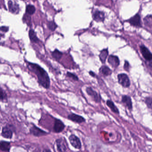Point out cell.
Listing matches in <instances>:
<instances>
[{
  "label": "cell",
  "instance_id": "cell-1",
  "mask_svg": "<svg viewBox=\"0 0 152 152\" xmlns=\"http://www.w3.org/2000/svg\"><path fill=\"white\" fill-rule=\"evenodd\" d=\"M27 66L30 71L35 74L40 85L45 89H48L50 86V81L47 71L37 64L28 62Z\"/></svg>",
  "mask_w": 152,
  "mask_h": 152
},
{
  "label": "cell",
  "instance_id": "cell-2",
  "mask_svg": "<svg viewBox=\"0 0 152 152\" xmlns=\"http://www.w3.org/2000/svg\"><path fill=\"white\" fill-rule=\"evenodd\" d=\"M13 126L12 125H7L2 128L1 136L6 139H12L13 136Z\"/></svg>",
  "mask_w": 152,
  "mask_h": 152
},
{
  "label": "cell",
  "instance_id": "cell-3",
  "mask_svg": "<svg viewBox=\"0 0 152 152\" xmlns=\"http://www.w3.org/2000/svg\"><path fill=\"white\" fill-rule=\"evenodd\" d=\"M30 133L32 135L36 137H40L43 136L47 135L48 134V132L37 126L33 125V126L30 129Z\"/></svg>",
  "mask_w": 152,
  "mask_h": 152
},
{
  "label": "cell",
  "instance_id": "cell-4",
  "mask_svg": "<svg viewBox=\"0 0 152 152\" xmlns=\"http://www.w3.org/2000/svg\"><path fill=\"white\" fill-rule=\"evenodd\" d=\"M69 141L71 145L76 149H80L82 148V143L80 139L75 134H71L69 137Z\"/></svg>",
  "mask_w": 152,
  "mask_h": 152
},
{
  "label": "cell",
  "instance_id": "cell-5",
  "mask_svg": "<svg viewBox=\"0 0 152 152\" xmlns=\"http://www.w3.org/2000/svg\"><path fill=\"white\" fill-rule=\"evenodd\" d=\"M118 80L119 84L127 88L129 87L130 85L129 79L127 75L124 74H121L118 75Z\"/></svg>",
  "mask_w": 152,
  "mask_h": 152
},
{
  "label": "cell",
  "instance_id": "cell-6",
  "mask_svg": "<svg viewBox=\"0 0 152 152\" xmlns=\"http://www.w3.org/2000/svg\"><path fill=\"white\" fill-rule=\"evenodd\" d=\"M65 128V125L62 120L59 119L55 118L53 127V131L54 132L60 133L62 132L64 130Z\"/></svg>",
  "mask_w": 152,
  "mask_h": 152
},
{
  "label": "cell",
  "instance_id": "cell-7",
  "mask_svg": "<svg viewBox=\"0 0 152 152\" xmlns=\"http://www.w3.org/2000/svg\"><path fill=\"white\" fill-rule=\"evenodd\" d=\"M56 143L58 152H66L67 147L65 139L62 138L56 139Z\"/></svg>",
  "mask_w": 152,
  "mask_h": 152
},
{
  "label": "cell",
  "instance_id": "cell-8",
  "mask_svg": "<svg viewBox=\"0 0 152 152\" xmlns=\"http://www.w3.org/2000/svg\"><path fill=\"white\" fill-rule=\"evenodd\" d=\"M67 118L71 121L78 124H81L86 121V119L83 117L73 113L69 114L67 116Z\"/></svg>",
  "mask_w": 152,
  "mask_h": 152
},
{
  "label": "cell",
  "instance_id": "cell-9",
  "mask_svg": "<svg viewBox=\"0 0 152 152\" xmlns=\"http://www.w3.org/2000/svg\"><path fill=\"white\" fill-rule=\"evenodd\" d=\"M86 91L88 95L92 97L95 102H100L101 100L100 96L96 91L94 90L91 87H87L86 88Z\"/></svg>",
  "mask_w": 152,
  "mask_h": 152
},
{
  "label": "cell",
  "instance_id": "cell-10",
  "mask_svg": "<svg viewBox=\"0 0 152 152\" xmlns=\"http://www.w3.org/2000/svg\"><path fill=\"white\" fill-rule=\"evenodd\" d=\"M127 22L135 27H141L142 26L141 17L138 14H136L128 20Z\"/></svg>",
  "mask_w": 152,
  "mask_h": 152
},
{
  "label": "cell",
  "instance_id": "cell-11",
  "mask_svg": "<svg viewBox=\"0 0 152 152\" xmlns=\"http://www.w3.org/2000/svg\"><path fill=\"white\" fill-rule=\"evenodd\" d=\"M140 50L142 55L146 60L148 61H152V53L149 51L146 47L144 46H141Z\"/></svg>",
  "mask_w": 152,
  "mask_h": 152
},
{
  "label": "cell",
  "instance_id": "cell-12",
  "mask_svg": "<svg viewBox=\"0 0 152 152\" xmlns=\"http://www.w3.org/2000/svg\"><path fill=\"white\" fill-rule=\"evenodd\" d=\"M93 18L96 22H103L105 19V15L104 12L96 11L93 14Z\"/></svg>",
  "mask_w": 152,
  "mask_h": 152
},
{
  "label": "cell",
  "instance_id": "cell-13",
  "mask_svg": "<svg viewBox=\"0 0 152 152\" xmlns=\"http://www.w3.org/2000/svg\"><path fill=\"white\" fill-rule=\"evenodd\" d=\"M11 146V142L7 141H1L0 142V149L5 152H10Z\"/></svg>",
  "mask_w": 152,
  "mask_h": 152
},
{
  "label": "cell",
  "instance_id": "cell-14",
  "mask_svg": "<svg viewBox=\"0 0 152 152\" xmlns=\"http://www.w3.org/2000/svg\"><path fill=\"white\" fill-rule=\"evenodd\" d=\"M108 62L112 67H117L119 64V60L117 56L110 55L108 58Z\"/></svg>",
  "mask_w": 152,
  "mask_h": 152
},
{
  "label": "cell",
  "instance_id": "cell-15",
  "mask_svg": "<svg viewBox=\"0 0 152 152\" xmlns=\"http://www.w3.org/2000/svg\"><path fill=\"white\" fill-rule=\"evenodd\" d=\"M8 6L10 12L13 13L18 14L19 11L18 5L16 3H13L11 1H9L8 2Z\"/></svg>",
  "mask_w": 152,
  "mask_h": 152
},
{
  "label": "cell",
  "instance_id": "cell-16",
  "mask_svg": "<svg viewBox=\"0 0 152 152\" xmlns=\"http://www.w3.org/2000/svg\"><path fill=\"white\" fill-rule=\"evenodd\" d=\"M29 36L30 40L33 43H37L39 42V40L37 36L36 33L33 29H30L29 32Z\"/></svg>",
  "mask_w": 152,
  "mask_h": 152
},
{
  "label": "cell",
  "instance_id": "cell-17",
  "mask_svg": "<svg viewBox=\"0 0 152 152\" xmlns=\"http://www.w3.org/2000/svg\"><path fill=\"white\" fill-rule=\"evenodd\" d=\"M122 102L126 105L129 109H132V102L130 97L128 96H124L122 98Z\"/></svg>",
  "mask_w": 152,
  "mask_h": 152
},
{
  "label": "cell",
  "instance_id": "cell-18",
  "mask_svg": "<svg viewBox=\"0 0 152 152\" xmlns=\"http://www.w3.org/2000/svg\"><path fill=\"white\" fill-rule=\"evenodd\" d=\"M108 55V52L107 49H104L100 52L99 55V57L102 63H105Z\"/></svg>",
  "mask_w": 152,
  "mask_h": 152
},
{
  "label": "cell",
  "instance_id": "cell-19",
  "mask_svg": "<svg viewBox=\"0 0 152 152\" xmlns=\"http://www.w3.org/2000/svg\"><path fill=\"white\" fill-rule=\"evenodd\" d=\"M63 55V53L60 51L58 49H55L54 51L52 53V57L56 61H59L61 58H62Z\"/></svg>",
  "mask_w": 152,
  "mask_h": 152
},
{
  "label": "cell",
  "instance_id": "cell-20",
  "mask_svg": "<svg viewBox=\"0 0 152 152\" xmlns=\"http://www.w3.org/2000/svg\"><path fill=\"white\" fill-rule=\"evenodd\" d=\"M100 71L101 73H102L105 76L110 75L112 73V70L107 66H105V65L102 66L100 68Z\"/></svg>",
  "mask_w": 152,
  "mask_h": 152
},
{
  "label": "cell",
  "instance_id": "cell-21",
  "mask_svg": "<svg viewBox=\"0 0 152 152\" xmlns=\"http://www.w3.org/2000/svg\"><path fill=\"white\" fill-rule=\"evenodd\" d=\"M107 104L110 108V109H111V110L112 112H114L115 113H119V111L118 109L115 106V104H114L113 102H112L110 100H107Z\"/></svg>",
  "mask_w": 152,
  "mask_h": 152
},
{
  "label": "cell",
  "instance_id": "cell-22",
  "mask_svg": "<svg viewBox=\"0 0 152 152\" xmlns=\"http://www.w3.org/2000/svg\"><path fill=\"white\" fill-rule=\"evenodd\" d=\"M144 22L147 26L152 28V15H148L144 19Z\"/></svg>",
  "mask_w": 152,
  "mask_h": 152
},
{
  "label": "cell",
  "instance_id": "cell-23",
  "mask_svg": "<svg viewBox=\"0 0 152 152\" xmlns=\"http://www.w3.org/2000/svg\"><path fill=\"white\" fill-rule=\"evenodd\" d=\"M36 9L33 5H29L26 7V13L29 15H33L35 12Z\"/></svg>",
  "mask_w": 152,
  "mask_h": 152
},
{
  "label": "cell",
  "instance_id": "cell-24",
  "mask_svg": "<svg viewBox=\"0 0 152 152\" xmlns=\"http://www.w3.org/2000/svg\"><path fill=\"white\" fill-rule=\"evenodd\" d=\"M47 27L49 30L52 31H54L58 27V25L54 21H50L48 23Z\"/></svg>",
  "mask_w": 152,
  "mask_h": 152
},
{
  "label": "cell",
  "instance_id": "cell-25",
  "mask_svg": "<svg viewBox=\"0 0 152 152\" xmlns=\"http://www.w3.org/2000/svg\"><path fill=\"white\" fill-rule=\"evenodd\" d=\"M66 76L68 78H71L73 79V80L76 81H78V77L73 73H71V72H67L66 74Z\"/></svg>",
  "mask_w": 152,
  "mask_h": 152
},
{
  "label": "cell",
  "instance_id": "cell-26",
  "mask_svg": "<svg viewBox=\"0 0 152 152\" xmlns=\"http://www.w3.org/2000/svg\"><path fill=\"white\" fill-rule=\"evenodd\" d=\"M7 96L6 93L4 91H3L2 88H1V96H0L1 101H4V100L7 99Z\"/></svg>",
  "mask_w": 152,
  "mask_h": 152
},
{
  "label": "cell",
  "instance_id": "cell-27",
  "mask_svg": "<svg viewBox=\"0 0 152 152\" xmlns=\"http://www.w3.org/2000/svg\"><path fill=\"white\" fill-rule=\"evenodd\" d=\"M146 104L148 108L152 109V98L151 97H147L146 99Z\"/></svg>",
  "mask_w": 152,
  "mask_h": 152
},
{
  "label": "cell",
  "instance_id": "cell-28",
  "mask_svg": "<svg viewBox=\"0 0 152 152\" xmlns=\"http://www.w3.org/2000/svg\"><path fill=\"white\" fill-rule=\"evenodd\" d=\"M8 30H9V28L7 26H2L1 27V30L2 32L6 33V32H8Z\"/></svg>",
  "mask_w": 152,
  "mask_h": 152
},
{
  "label": "cell",
  "instance_id": "cell-29",
  "mask_svg": "<svg viewBox=\"0 0 152 152\" xmlns=\"http://www.w3.org/2000/svg\"><path fill=\"white\" fill-rule=\"evenodd\" d=\"M130 65L129 64V63L127 61H125V63H124V69H125V70H127V71H128L129 69Z\"/></svg>",
  "mask_w": 152,
  "mask_h": 152
},
{
  "label": "cell",
  "instance_id": "cell-30",
  "mask_svg": "<svg viewBox=\"0 0 152 152\" xmlns=\"http://www.w3.org/2000/svg\"><path fill=\"white\" fill-rule=\"evenodd\" d=\"M89 74L92 77H95V74L93 72V71H90V72H89Z\"/></svg>",
  "mask_w": 152,
  "mask_h": 152
},
{
  "label": "cell",
  "instance_id": "cell-31",
  "mask_svg": "<svg viewBox=\"0 0 152 152\" xmlns=\"http://www.w3.org/2000/svg\"><path fill=\"white\" fill-rule=\"evenodd\" d=\"M42 152H52V151L49 149H44L42 151Z\"/></svg>",
  "mask_w": 152,
  "mask_h": 152
},
{
  "label": "cell",
  "instance_id": "cell-32",
  "mask_svg": "<svg viewBox=\"0 0 152 152\" xmlns=\"http://www.w3.org/2000/svg\"><path fill=\"white\" fill-rule=\"evenodd\" d=\"M149 67L152 70V62H150V63L149 64Z\"/></svg>",
  "mask_w": 152,
  "mask_h": 152
}]
</instances>
